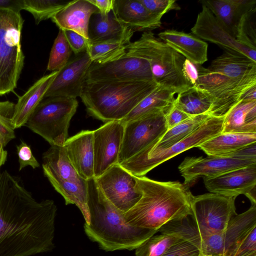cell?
Segmentation results:
<instances>
[{
	"label": "cell",
	"mask_w": 256,
	"mask_h": 256,
	"mask_svg": "<svg viewBox=\"0 0 256 256\" xmlns=\"http://www.w3.org/2000/svg\"><path fill=\"white\" fill-rule=\"evenodd\" d=\"M92 63L104 64L126 54L125 44L119 41H106L90 44L86 50Z\"/></svg>",
	"instance_id": "d6a6232c"
},
{
	"label": "cell",
	"mask_w": 256,
	"mask_h": 256,
	"mask_svg": "<svg viewBox=\"0 0 256 256\" xmlns=\"http://www.w3.org/2000/svg\"><path fill=\"white\" fill-rule=\"evenodd\" d=\"M158 36L168 46L194 64L202 65L208 60V44L192 34L166 30Z\"/></svg>",
	"instance_id": "7402d4cb"
},
{
	"label": "cell",
	"mask_w": 256,
	"mask_h": 256,
	"mask_svg": "<svg viewBox=\"0 0 256 256\" xmlns=\"http://www.w3.org/2000/svg\"><path fill=\"white\" fill-rule=\"evenodd\" d=\"M58 71H54L43 76L19 97L17 103L15 104L12 119V124L14 130L25 125L36 106L44 99L46 92Z\"/></svg>",
	"instance_id": "d4e9b609"
},
{
	"label": "cell",
	"mask_w": 256,
	"mask_h": 256,
	"mask_svg": "<svg viewBox=\"0 0 256 256\" xmlns=\"http://www.w3.org/2000/svg\"><path fill=\"white\" fill-rule=\"evenodd\" d=\"M210 117L208 114L192 116L167 130L158 140L150 144L156 148H168L190 136Z\"/></svg>",
	"instance_id": "4dcf8cb0"
},
{
	"label": "cell",
	"mask_w": 256,
	"mask_h": 256,
	"mask_svg": "<svg viewBox=\"0 0 256 256\" xmlns=\"http://www.w3.org/2000/svg\"><path fill=\"white\" fill-rule=\"evenodd\" d=\"M78 105L76 98L54 96L44 98L24 126L50 146H64L68 138L70 120Z\"/></svg>",
	"instance_id": "ba28073f"
},
{
	"label": "cell",
	"mask_w": 256,
	"mask_h": 256,
	"mask_svg": "<svg viewBox=\"0 0 256 256\" xmlns=\"http://www.w3.org/2000/svg\"><path fill=\"white\" fill-rule=\"evenodd\" d=\"M4 147L2 141L0 138V168L5 164L7 159L8 152L4 150Z\"/></svg>",
	"instance_id": "f907efd6"
},
{
	"label": "cell",
	"mask_w": 256,
	"mask_h": 256,
	"mask_svg": "<svg viewBox=\"0 0 256 256\" xmlns=\"http://www.w3.org/2000/svg\"><path fill=\"white\" fill-rule=\"evenodd\" d=\"M72 52L63 30L59 29L51 49L47 70L52 72L60 70L70 60Z\"/></svg>",
	"instance_id": "d590c367"
},
{
	"label": "cell",
	"mask_w": 256,
	"mask_h": 256,
	"mask_svg": "<svg viewBox=\"0 0 256 256\" xmlns=\"http://www.w3.org/2000/svg\"><path fill=\"white\" fill-rule=\"evenodd\" d=\"M62 30L69 46L75 54L77 55L86 52L88 46L90 44L89 40L73 30Z\"/></svg>",
	"instance_id": "b9f144b4"
},
{
	"label": "cell",
	"mask_w": 256,
	"mask_h": 256,
	"mask_svg": "<svg viewBox=\"0 0 256 256\" xmlns=\"http://www.w3.org/2000/svg\"><path fill=\"white\" fill-rule=\"evenodd\" d=\"M232 256H256V227L240 242Z\"/></svg>",
	"instance_id": "ab89813d"
},
{
	"label": "cell",
	"mask_w": 256,
	"mask_h": 256,
	"mask_svg": "<svg viewBox=\"0 0 256 256\" xmlns=\"http://www.w3.org/2000/svg\"><path fill=\"white\" fill-rule=\"evenodd\" d=\"M256 7L246 12L237 28L236 40L244 46L256 50Z\"/></svg>",
	"instance_id": "8d00e7d4"
},
{
	"label": "cell",
	"mask_w": 256,
	"mask_h": 256,
	"mask_svg": "<svg viewBox=\"0 0 256 256\" xmlns=\"http://www.w3.org/2000/svg\"><path fill=\"white\" fill-rule=\"evenodd\" d=\"M20 13L0 8V96L13 92L24 65Z\"/></svg>",
	"instance_id": "52a82bcc"
},
{
	"label": "cell",
	"mask_w": 256,
	"mask_h": 256,
	"mask_svg": "<svg viewBox=\"0 0 256 256\" xmlns=\"http://www.w3.org/2000/svg\"><path fill=\"white\" fill-rule=\"evenodd\" d=\"M42 169L47 178L68 182L84 183L77 172L67 155L64 146H51L42 154Z\"/></svg>",
	"instance_id": "484cf974"
},
{
	"label": "cell",
	"mask_w": 256,
	"mask_h": 256,
	"mask_svg": "<svg viewBox=\"0 0 256 256\" xmlns=\"http://www.w3.org/2000/svg\"><path fill=\"white\" fill-rule=\"evenodd\" d=\"M154 80L148 63L144 60L125 54L104 64L92 63L86 82Z\"/></svg>",
	"instance_id": "4fadbf2b"
},
{
	"label": "cell",
	"mask_w": 256,
	"mask_h": 256,
	"mask_svg": "<svg viewBox=\"0 0 256 256\" xmlns=\"http://www.w3.org/2000/svg\"><path fill=\"white\" fill-rule=\"evenodd\" d=\"M15 104L9 101L0 102V138L4 146L15 138L12 124Z\"/></svg>",
	"instance_id": "74e56055"
},
{
	"label": "cell",
	"mask_w": 256,
	"mask_h": 256,
	"mask_svg": "<svg viewBox=\"0 0 256 256\" xmlns=\"http://www.w3.org/2000/svg\"><path fill=\"white\" fill-rule=\"evenodd\" d=\"M200 256H201L200 255Z\"/></svg>",
	"instance_id": "816d5d0a"
},
{
	"label": "cell",
	"mask_w": 256,
	"mask_h": 256,
	"mask_svg": "<svg viewBox=\"0 0 256 256\" xmlns=\"http://www.w3.org/2000/svg\"><path fill=\"white\" fill-rule=\"evenodd\" d=\"M203 180L205 187L211 193L227 197L236 198L242 194L247 196L256 189V164Z\"/></svg>",
	"instance_id": "ac0fdd59"
},
{
	"label": "cell",
	"mask_w": 256,
	"mask_h": 256,
	"mask_svg": "<svg viewBox=\"0 0 256 256\" xmlns=\"http://www.w3.org/2000/svg\"><path fill=\"white\" fill-rule=\"evenodd\" d=\"M223 156H228L242 160H256V142L243 147Z\"/></svg>",
	"instance_id": "bcb514c9"
},
{
	"label": "cell",
	"mask_w": 256,
	"mask_h": 256,
	"mask_svg": "<svg viewBox=\"0 0 256 256\" xmlns=\"http://www.w3.org/2000/svg\"><path fill=\"white\" fill-rule=\"evenodd\" d=\"M255 164L256 160L208 156L206 158L186 157L178 168L184 178V185L188 188L200 177H214L231 170Z\"/></svg>",
	"instance_id": "2e32d148"
},
{
	"label": "cell",
	"mask_w": 256,
	"mask_h": 256,
	"mask_svg": "<svg viewBox=\"0 0 256 256\" xmlns=\"http://www.w3.org/2000/svg\"><path fill=\"white\" fill-rule=\"evenodd\" d=\"M70 1L62 0H22V10L30 12L36 24L51 18Z\"/></svg>",
	"instance_id": "e575fe53"
},
{
	"label": "cell",
	"mask_w": 256,
	"mask_h": 256,
	"mask_svg": "<svg viewBox=\"0 0 256 256\" xmlns=\"http://www.w3.org/2000/svg\"><path fill=\"white\" fill-rule=\"evenodd\" d=\"M158 86L154 80L86 82L80 98L88 114L106 123L123 120Z\"/></svg>",
	"instance_id": "277c9868"
},
{
	"label": "cell",
	"mask_w": 256,
	"mask_h": 256,
	"mask_svg": "<svg viewBox=\"0 0 256 256\" xmlns=\"http://www.w3.org/2000/svg\"><path fill=\"white\" fill-rule=\"evenodd\" d=\"M152 13L162 16L170 10H178L180 7L174 0H139Z\"/></svg>",
	"instance_id": "f35d334b"
},
{
	"label": "cell",
	"mask_w": 256,
	"mask_h": 256,
	"mask_svg": "<svg viewBox=\"0 0 256 256\" xmlns=\"http://www.w3.org/2000/svg\"><path fill=\"white\" fill-rule=\"evenodd\" d=\"M176 94L174 90L158 86L120 121L125 124L150 114L167 112L173 104Z\"/></svg>",
	"instance_id": "f546056e"
},
{
	"label": "cell",
	"mask_w": 256,
	"mask_h": 256,
	"mask_svg": "<svg viewBox=\"0 0 256 256\" xmlns=\"http://www.w3.org/2000/svg\"><path fill=\"white\" fill-rule=\"evenodd\" d=\"M134 32L122 23L112 12L106 16L99 12L93 14L88 26V40L90 44L119 41L129 44Z\"/></svg>",
	"instance_id": "603a6c76"
},
{
	"label": "cell",
	"mask_w": 256,
	"mask_h": 256,
	"mask_svg": "<svg viewBox=\"0 0 256 256\" xmlns=\"http://www.w3.org/2000/svg\"><path fill=\"white\" fill-rule=\"evenodd\" d=\"M112 12L134 32H152L162 26V16L150 12L139 0H114Z\"/></svg>",
	"instance_id": "d6986e66"
},
{
	"label": "cell",
	"mask_w": 256,
	"mask_h": 256,
	"mask_svg": "<svg viewBox=\"0 0 256 256\" xmlns=\"http://www.w3.org/2000/svg\"><path fill=\"white\" fill-rule=\"evenodd\" d=\"M0 8L20 13L22 10V0H0Z\"/></svg>",
	"instance_id": "c3c4849f"
},
{
	"label": "cell",
	"mask_w": 256,
	"mask_h": 256,
	"mask_svg": "<svg viewBox=\"0 0 256 256\" xmlns=\"http://www.w3.org/2000/svg\"><path fill=\"white\" fill-rule=\"evenodd\" d=\"M190 116H192L176 107L173 103L166 114L167 130L171 129Z\"/></svg>",
	"instance_id": "ee69618b"
},
{
	"label": "cell",
	"mask_w": 256,
	"mask_h": 256,
	"mask_svg": "<svg viewBox=\"0 0 256 256\" xmlns=\"http://www.w3.org/2000/svg\"><path fill=\"white\" fill-rule=\"evenodd\" d=\"M208 68L230 78L241 79L256 74V62L246 56L224 51Z\"/></svg>",
	"instance_id": "4316f807"
},
{
	"label": "cell",
	"mask_w": 256,
	"mask_h": 256,
	"mask_svg": "<svg viewBox=\"0 0 256 256\" xmlns=\"http://www.w3.org/2000/svg\"><path fill=\"white\" fill-rule=\"evenodd\" d=\"M134 178L142 196L134 206L124 214L127 223L158 231L169 222L192 214V194L184 184L154 180L145 176H134Z\"/></svg>",
	"instance_id": "7a4b0ae2"
},
{
	"label": "cell",
	"mask_w": 256,
	"mask_h": 256,
	"mask_svg": "<svg viewBox=\"0 0 256 256\" xmlns=\"http://www.w3.org/2000/svg\"><path fill=\"white\" fill-rule=\"evenodd\" d=\"M57 207L38 202L20 178L0 174V256H32L54 248Z\"/></svg>",
	"instance_id": "6da1fadb"
},
{
	"label": "cell",
	"mask_w": 256,
	"mask_h": 256,
	"mask_svg": "<svg viewBox=\"0 0 256 256\" xmlns=\"http://www.w3.org/2000/svg\"><path fill=\"white\" fill-rule=\"evenodd\" d=\"M196 248L190 243L182 240L172 246L162 256H200Z\"/></svg>",
	"instance_id": "7bdbcfd3"
},
{
	"label": "cell",
	"mask_w": 256,
	"mask_h": 256,
	"mask_svg": "<svg viewBox=\"0 0 256 256\" xmlns=\"http://www.w3.org/2000/svg\"><path fill=\"white\" fill-rule=\"evenodd\" d=\"M92 64V61L86 52L77 54L58 71L44 98L64 96L76 98L80 97L86 82L88 70Z\"/></svg>",
	"instance_id": "e0dca14e"
},
{
	"label": "cell",
	"mask_w": 256,
	"mask_h": 256,
	"mask_svg": "<svg viewBox=\"0 0 256 256\" xmlns=\"http://www.w3.org/2000/svg\"><path fill=\"white\" fill-rule=\"evenodd\" d=\"M200 2L236 39L243 15L256 7V0H203Z\"/></svg>",
	"instance_id": "cb8c5ba5"
},
{
	"label": "cell",
	"mask_w": 256,
	"mask_h": 256,
	"mask_svg": "<svg viewBox=\"0 0 256 256\" xmlns=\"http://www.w3.org/2000/svg\"><path fill=\"white\" fill-rule=\"evenodd\" d=\"M99 12L88 0L70 1L51 20L59 29L73 30L88 40V26L91 16Z\"/></svg>",
	"instance_id": "44dd1931"
},
{
	"label": "cell",
	"mask_w": 256,
	"mask_h": 256,
	"mask_svg": "<svg viewBox=\"0 0 256 256\" xmlns=\"http://www.w3.org/2000/svg\"><path fill=\"white\" fill-rule=\"evenodd\" d=\"M90 223L84 232L92 241L106 252L136 249L158 230L136 227L127 223L124 213L104 195L94 178L88 180Z\"/></svg>",
	"instance_id": "3957f363"
},
{
	"label": "cell",
	"mask_w": 256,
	"mask_h": 256,
	"mask_svg": "<svg viewBox=\"0 0 256 256\" xmlns=\"http://www.w3.org/2000/svg\"><path fill=\"white\" fill-rule=\"evenodd\" d=\"M125 48L126 54L148 63L153 78L159 86L177 94L192 86L182 72L185 58L152 32H143L138 40L125 45Z\"/></svg>",
	"instance_id": "5b68a950"
},
{
	"label": "cell",
	"mask_w": 256,
	"mask_h": 256,
	"mask_svg": "<svg viewBox=\"0 0 256 256\" xmlns=\"http://www.w3.org/2000/svg\"><path fill=\"white\" fill-rule=\"evenodd\" d=\"M17 154L18 158L19 170L27 166L33 168L40 167V164L32 154L31 148L25 142L16 146Z\"/></svg>",
	"instance_id": "60d3db41"
},
{
	"label": "cell",
	"mask_w": 256,
	"mask_h": 256,
	"mask_svg": "<svg viewBox=\"0 0 256 256\" xmlns=\"http://www.w3.org/2000/svg\"><path fill=\"white\" fill-rule=\"evenodd\" d=\"M94 130H83L68 138L64 147L72 165L84 179L94 176Z\"/></svg>",
	"instance_id": "ffe728a7"
},
{
	"label": "cell",
	"mask_w": 256,
	"mask_h": 256,
	"mask_svg": "<svg viewBox=\"0 0 256 256\" xmlns=\"http://www.w3.org/2000/svg\"><path fill=\"white\" fill-rule=\"evenodd\" d=\"M256 100V86H254L246 92L242 96L240 101L248 102Z\"/></svg>",
	"instance_id": "681fc988"
},
{
	"label": "cell",
	"mask_w": 256,
	"mask_h": 256,
	"mask_svg": "<svg viewBox=\"0 0 256 256\" xmlns=\"http://www.w3.org/2000/svg\"><path fill=\"white\" fill-rule=\"evenodd\" d=\"M224 118L211 116L190 136L170 147L156 148L150 144L119 164L134 176H144L164 162L186 150L198 147L221 133Z\"/></svg>",
	"instance_id": "8992f818"
},
{
	"label": "cell",
	"mask_w": 256,
	"mask_h": 256,
	"mask_svg": "<svg viewBox=\"0 0 256 256\" xmlns=\"http://www.w3.org/2000/svg\"><path fill=\"white\" fill-rule=\"evenodd\" d=\"M198 66L186 58H185L182 65L184 76L192 86L196 85L198 78Z\"/></svg>",
	"instance_id": "f6af8a7d"
},
{
	"label": "cell",
	"mask_w": 256,
	"mask_h": 256,
	"mask_svg": "<svg viewBox=\"0 0 256 256\" xmlns=\"http://www.w3.org/2000/svg\"><path fill=\"white\" fill-rule=\"evenodd\" d=\"M256 132V100L240 102L224 118L222 132Z\"/></svg>",
	"instance_id": "f1b7e54d"
},
{
	"label": "cell",
	"mask_w": 256,
	"mask_h": 256,
	"mask_svg": "<svg viewBox=\"0 0 256 256\" xmlns=\"http://www.w3.org/2000/svg\"><path fill=\"white\" fill-rule=\"evenodd\" d=\"M160 112L150 114L124 124V134L118 164L133 156L166 132V114Z\"/></svg>",
	"instance_id": "30bf717a"
},
{
	"label": "cell",
	"mask_w": 256,
	"mask_h": 256,
	"mask_svg": "<svg viewBox=\"0 0 256 256\" xmlns=\"http://www.w3.org/2000/svg\"><path fill=\"white\" fill-rule=\"evenodd\" d=\"M191 32L200 39L216 44L224 51L246 56L256 62V50L238 42L204 4Z\"/></svg>",
	"instance_id": "9a60e30c"
},
{
	"label": "cell",
	"mask_w": 256,
	"mask_h": 256,
	"mask_svg": "<svg viewBox=\"0 0 256 256\" xmlns=\"http://www.w3.org/2000/svg\"><path fill=\"white\" fill-rule=\"evenodd\" d=\"M236 198L211 192L192 195L190 217L199 228L213 232L224 231L236 214Z\"/></svg>",
	"instance_id": "8fae6325"
},
{
	"label": "cell",
	"mask_w": 256,
	"mask_h": 256,
	"mask_svg": "<svg viewBox=\"0 0 256 256\" xmlns=\"http://www.w3.org/2000/svg\"><path fill=\"white\" fill-rule=\"evenodd\" d=\"M124 124L120 120L104 123L94 130V176L97 178L118 160L124 134Z\"/></svg>",
	"instance_id": "5bb4252c"
},
{
	"label": "cell",
	"mask_w": 256,
	"mask_h": 256,
	"mask_svg": "<svg viewBox=\"0 0 256 256\" xmlns=\"http://www.w3.org/2000/svg\"><path fill=\"white\" fill-rule=\"evenodd\" d=\"M256 142V132H221L198 148L208 156H224Z\"/></svg>",
	"instance_id": "83f0119b"
},
{
	"label": "cell",
	"mask_w": 256,
	"mask_h": 256,
	"mask_svg": "<svg viewBox=\"0 0 256 256\" xmlns=\"http://www.w3.org/2000/svg\"><path fill=\"white\" fill-rule=\"evenodd\" d=\"M198 78L194 87L201 90L211 102L208 114L224 118L240 102L244 94L256 86V74L232 79L198 64Z\"/></svg>",
	"instance_id": "9c48e42d"
},
{
	"label": "cell",
	"mask_w": 256,
	"mask_h": 256,
	"mask_svg": "<svg viewBox=\"0 0 256 256\" xmlns=\"http://www.w3.org/2000/svg\"></svg>",
	"instance_id": "f5cc1de1"
},
{
	"label": "cell",
	"mask_w": 256,
	"mask_h": 256,
	"mask_svg": "<svg viewBox=\"0 0 256 256\" xmlns=\"http://www.w3.org/2000/svg\"><path fill=\"white\" fill-rule=\"evenodd\" d=\"M98 10L99 13L102 16L108 14L112 10L114 0H88Z\"/></svg>",
	"instance_id": "7dc6e473"
},
{
	"label": "cell",
	"mask_w": 256,
	"mask_h": 256,
	"mask_svg": "<svg viewBox=\"0 0 256 256\" xmlns=\"http://www.w3.org/2000/svg\"><path fill=\"white\" fill-rule=\"evenodd\" d=\"M183 240L168 234L154 235L136 250V256H162Z\"/></svg>",
	"instance_id": "836d02e7"
},
{
	"label": "cell",
	"mask_w": 256,
	"mask_h": 256,
	"mask_svg": "<svg viewBox=\"0 0 256 256\" xmlns=\"http://www.w3.org/2000/svg\"><path fill=\"white\" fill-rule=\"evenodd\" d=\"M95 178L106 198L124 214L134 206L142 196L134 176L119 164Z\"/></svg>",
	"instance_id": "7c38bea8"
},
{
	"label": "cell",
	"mask_w": 256,
	"mask_h": 256,
	"mask_svg": "<svg viewBox=\"0 0 256 256\" xmlns=\"http://www.w3.org/2000/svg\"><path fill=\"white\" fill-rule=\"evenodd\" d=\"M174 104L190 116L208 114L211 107L208 96L194 86H190L178 93Z\"/></svg>",
	"instance_id": "1f68e13d"
}]
</instances>
